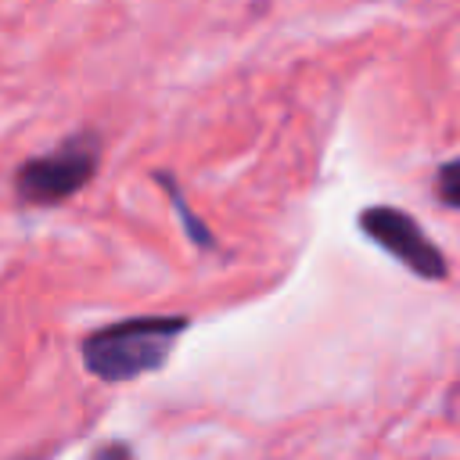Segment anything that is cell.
Listing matches in <instances>:
<instances>
[{"mask_svg": "<svg viewBox=\"0 0 460 460\" xmlns=\"http://www.w3.org/2000/svg\"><path fill=\"white\" fill-rule=\"evenodd\" d=\"M187 323V316H133L97 327L83 338V363L93 377L115 385L155 374L172 356V345Z\"/></svg>", "mask_w": 460, "mask_h": 460, "instance_id": "1", "label": "cell"}, {"mask_svg": "<svg viewBox=\"0 0 460 460\" xmlns=\"http://www.w3.org/2000/svg\"><path fill=\"white\" fill-rule=\"evenodd\" d=\"M90 460H133V453L126 442H104Z\"/></svg>", "mask_w": 460, "mask_h": 460, "instance_id": "6", "label": "cell"}, {"mask_svg": "<svg viewBox=\"0 0 460 460\" xmlns=\"http://www.w3.org/2000/svg\"><path fill=\"white\" fill-rule=\"evenodd\" d=\"M155 180H158V183L165 187V194L172 198V208H176V216H180V223H183V230H187V237H190L198 248H212V244H216V237H212V230H208V226H205V223L187 208V198H183L180 183H176L169 172H162V169L155 172Z\"/></svg>", "mask_w": 460, "mask_h": 460, "instance_id": "4", "label": "cell"}, {"mask_svg": "<svg viewBox=\"0 0 460 460\" xmlns=\"http://www.w3.org/2000/svg\"><path fill=\"white\" fill-rule=\"evenodd\" d=\"M101 165V137L93 129H79L65 137L54 151L36 155L18 165L14 172V194L22 205L50 208L79 194Z\"/></svg>", "mask_w": 460, "mask_h": 460, "instance_id": "2", "label": "cell"}, {"mask_svg": "<svg viewBox=\"0 0 460 460\" xmlns=\"http://www.w3.org/2000/svg\"><path fill=\"white\" fill-rule=\"evenodd\" d=\"M359 230L381 244L395 262H402L406 270H413L424 280H446L449 277V262L442 255V248L420 230V223L392 205H370L359 212Z\"/></svg>", "mask_w": 460, "mask_h": 460, "instance_id": "3", "label": "cell"}, {"mask_svg": "<svg viewBox=\"0 0 460 460\" xmlns=\"http://www.w3.org/2000/svg\"><path fill=\"white\" fill-rule=\"evenodd\" d=\"M438 198H442L446 208L460 205V162H446L438 169Z\"/></svg>", "mask_w": 460, "mask_h": 460, "instance_id": "5", "label": "cell"}]
</instances>
